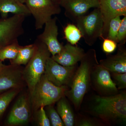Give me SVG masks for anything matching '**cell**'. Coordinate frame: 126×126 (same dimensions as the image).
I'll return each instance as SVG.
<instances>
[{
	"label": "cell",
	"instance_id": "5",
	"mask_svg": "<svg viewBox=\"0 0 126 126\" xmlns=\"http://www.w3.org/2000/svg\"><path fill=\"white\" fill-rule=\"evenodd\" d=\"M75 23L88 45L92 46L101 37L104 23L99 8H94L88 15L78 18Z\"/></svg>",
	"mask_w": 126,
	"mask_h": 126
},
{
	"label": "cell",
	"instance_id": "7",
	"mask_svg": "<svg viewBox=\"0 0 126 126\" xmlns=\"http://www.w3.org/2000/svg\"><path fill=\"white\" fill-rule=\"evenodd\" d=\"M26 16L14 15L10 17L0 18V49L15 42L24 33L23 23Z\"/></svg>",
	"mask_w": 126,
	"mask_h": 126
},
{
	"label": "cell",
	"instance_id": "15",
	"mask_svg": "<svg viewBox=\"0 0 126 126\" xmlns=\"http://www.w3.org/2000/svg\"><path fill=\"white\" fill-rule=\"evenodd\" d=\"M86 52L81 47L68 43L63 45L61 51L51 58L59 64L65 66L77 65L83 58Z\"/></svg>",
	"mask_w": 126,
	"mask_h": 126
},
{
	"label": "cell",
	"instance_id": "24",
	"mask_svg": "<svg viewBox=\"0 0 126 126\" xmlns=\"http://www.w3.org/2000/svg\"><path fill=\"white\" fill-rule=\"evenodd\" d=\"M53 105L46 106L47 115L52 126H64L63 123Z\"/></svg>",
	"mask_w": 126,
	"mask_h": 126
},
{
	"label": "cell",
	"instance_id": "8",
	"mask_svg": "<svg viewBox=\"0 0 126 126\" xmlns=\"http://www.w3.org/2000/svg\"><path fill=\"white\" fill-rule=\"evenodd\" d=\"M90 86L100 96H112L119 93V90L112 79L110 72L99 63L93 68Z\"/></svg>",
	"mask_w": 126,
	"mask_h": 126
},
{
	"label": "cell",
	"instance_id": "30",
	"mask_svg": "<svg viewBox=\"0 0 126 126\" xmlns=\"http://www.w3.org/2000/svg\"><path fill=\"white\" fill-rule=\"evenodd\" d=\"M18 1H19L21 3H23V4H25L26 0H18Z\"/></svg>",
	"mask_w": 126,
	"mask_h": 126
},
{
	"label": "cell",
	"instance_id": "32",
	"mask_svg": "<svg viewBox=\"0 0 126 126\" xmlns=\"http://www.w3.org/2000/svg\"><path fill=\"white\" fill-rule=\"evenodd\" d=\"M55 0L57 1H58V2H59V0Z\"/></svg>",
	"mask_w": 126,
	"mask_h": 126
},
{
	"label": "cell",
	"instance_id": "6",
	"mask_svg": "<svg viewBox=\"0 0 126 126\" xmlns=\"http://www.w3.org/2000/svg\"><path fill=\"white\" fill-rule=\"evenodd\" d=\"M25 4L35 20V29H41L53 16L61 13V6L55 0H26Z\"/></svg>",
	"mask_w": 126,
	"mask_h": 126
},
{
	"label": "cell",
	"instance_id": "31",
	"mask_svg": "<svg viewBox=\"0 0 126 126\" xmlns=\"http://www.w3.org/2000/svg\"><path fill=\"white\" fill-rule=\"evenodd\" d=\"M2 63V61H1L0 59V63Z\"/></svg>",
	"mask_w": 126,
	"mask_h": 126
},
{
	"label": "cell",
	"instance_id": "25",
	"mask_svg": "<svg viewBox=\"0 0 126 126\" xmlns=\"http://www.w3.org/2000/svg\"><path fill=\"white\" fill-rule=\"evenodd\" d=\"M111 78L118 90L126 88V73H110Z\"/></svg>",
	"mask_w": 126,
	"mask_h": 126
},
{
	"label": "cell",
	"instance_id": "4",
	"mask_svg": "<svg viewBox=\"0 0 126 126\" xmlns=\"http://www.w3.org/2000/svg\"><path fill=\"white\" fill-rule=\"evenodd\" d=\"M69 88L68 86H55L43 74L30 95L32 111L35 112L41 106L53 105L65 96Z\"/></svg>",
	"mask_w": 126,
	"mask_h": 126
},
{
	"label": "cell",
	"instance_id": "29",
	"mask_svg": "<svg viewBox=\"0 0 126 126\" xmlns=\"http://www.w3.org/2000/svg\"><path fill=\"white\" fill-rule=\"evenodd\" d=\"M102 48L104 52L107 54H111L115 51L117 47L116 41L106 38L103 40Z\"/></svg>",
	"mask_w": 126,
	"mask_h": 126
},
{
	"label": "cell",
	"instance_id": "10",
	"mask_svg": "<svg viewBox=\"0 0 126 126\" xmlns=\"http://www.w3.org/2000/svg\"><path fill=\"white\" fill-rule=\"evenodd\" d=\"M23 69L20 65L0 63V93L12 89H21L24 87L26 83L23 78Z\"/></svg>",
	"mask_w": 126,
	"mask_h": 126
},
{
	"label": "cell",
	"instance_id": "28",
	"mask_svg": "<svg viewBox=\"0 0 126 126\" xmlns=\"http://www.w3.org/2000/svg\"><path fill=\"white\" fill-rule=\"evenodd\" d=\"M126 41V16L122 19L118 33L117 43L118 45H124Z\"/></svg>",
	"mask_w": 126,
	"mask_h": 126
},
{
	"label": "cell",
	"instance_id": "27",
	"mask_svg": "<svg viewBox=\"0 0 126 126\" xmlns=\"http://www.w3.org/2000/svg\"><path fill=\"white\" fill-rule=\"evenodd\" d=\"M75 125L79 126H98L104 124L96 118L94 119L83 117L77 121H75Z\"/></svg>",
	"mask_w": 126,
	"mask_h": 126
},
{
	"label": "cell",
	"instance_id": "3",
	"mask_svg": "<svg viewBox=\"0 0 126 126\" xmlns=\"http://www.w3.org/2000/svg\"><path fill=\"white\" fill-rule=\"evenodd\" d=\"M34 43L36 48L34 54L23 70V78L30 95L44 73L46 62L51 55L44 43L38 39Z\"/></svg>",
	"mask_w": 126,
	"mask_h": 126
},
{
	"label": "cell",
	"instance_id": "18",
	"mask_svg": "<svg viewBox=\"0 0 126 126\" xmlns=\"http://www.w3.org/2000/svg\"><path fill=\"white\" fill-rule=\"evenodd\" d=\"M56 109L64 126H74L75 119L74 113L65 96L57 102Z\"/></svg>",
	"mask_w": 126,
	"mask_h": 126
},
{
	"label": "cell",
	"instance_id": "20",
	"mask_svg": "<svg viewBox=\"0 0 126 126\" xmlns=\"http://www.w3.org/2000/svg\"><path fill=\"white\" fill-rule=\"evenodd\" d=\"M20 89H12L0 94V124L9 104L20 91Z\"/></svg>",
	"mask_w": 126,
	"mask_h": 126
},
{
	"label": "cell",
	"instance_id": "33",
	"mask_svg": "<svg viewBox=\"0 0 126 126\" xmlns=\"http://www.w3.org/2000/svg\"><path fill=\"white\" fill-rule=\"evenodd\" d=\"M0 94H1V93H0Z\"/></svg>",
	"mask_w": 126,
	"mask_h": 126
},
{
	"label": "cell",
	"instance_id": "12",
	"mask_svg": "<svg viewBox=\"0 0 126 126\" xmlns=\"http://www.w3.org/2000/svg\"><path fill=\"white\" fill-rule=\"evenodd\" d=\"M99 7L104 25L101 39L107 36L109 25L112 19L126 16V0H99Z\"/></svg>",
	"mask_w": 126,
	"mask_h": 126
},
{
	"label": "cell",
	"instance_id": "13",
	"mask_svg": "<svg viewBox=\"0 0 126 126\" xmlns=\"http://www.w3.org/2000/svg\"><path fill=\"white\" fill-rule=\"evenodd\" d=\"M58 2L64 9L65 16L74 22L90 9L99 7V0H59Z\"/></svg>",
	"mask_w": 126,
	"mask_h": 126
},
{
	"label": "cell",
	"instance_id": "22",
	"mask_svg": "<svg viewBox=\"0 0 126 126\" xmlns=\"http://www.w3.org/2000/svg\"><path fill=\"white\" fill-rule=\"evenodd\" d=\"M20 46L18 41L6 46L0 49V59L1 61L6 59L10 60L15 59L18 54Z\"/></svg>",
	"mask_w": 126,
	"mask_h": 126
},
{
	"label": "cell",
	"instance_id": "16",
	"mask_svg": "<svg viewBox=\"0 0 126 126\" xmlns=\"http://www.w3.org/2000/svg\"><path fill=\"white\" fill-rule=\"evenodd\" d=\"M118 47L116 54H107L106 58L101 60L99 63L110 73H126V49L124 45H118Z\"/></svg>",
	"mask_w": 126,
	"mask_h": 126
},
{
	"label": "cell",
	"instance_id": "9",
	"mask_svg": "<svg viewBox=\"0 0 126 126\" xmlns=\"http://www.w3.org/2000/svg\"><path fill=\"white\" fill-rule=\"evenodd\" d=\"M78 67L77 64L72 66H63L50 57L46 62L44 74L55 86L69 87Z\"/></svg>",
	"mask_w": 126,
	"mask_h": 126
},
{
	"label": "cell",
	"instance_id": "1",
	"mask_svg": "<svg viewBox=\"0 0 126 126\" xmlns=\"http://www.w3.org/2000/svg\"><path fill=\"white\" fill-rule=\"evenodd\" d=\"M112 96L95 95L89 104L88 111L107 125H126V93Z\"/></svg>",
	"mask_w": 126,
	"mask_h": 126
},
{
	"label": "cell",
	"instance_id": "23",
	"mask_svg": "<svg viewBox=\"0 0 126 126\" xmlns=\"http://www.w3.org/2000/svg\"><path fill=\"white\" fill-rule=\"evenodd\" d=\"M121 20L120 16H117L111 20L109 25L107 38L112 40L117 43L118 33Z\"/></svg>",
	"mask_w": 126,
	"mask_h": 126
},
{
	"label": "cell",
	"instance_id": "21",
	"mask_svg": "<svg viewBox=\"0 0 126 126\" xmlns=\"http://www.w3.org/2000/svg\"><path fill=\"white\" fill-rule=\"evenodd\" d=\"M64 37L68 43L72 45H75L82 37L80 30L77 26L68 24L64 29Z\"/></svg>",
	"mask_w": 126,
	"mask_h": 126
},
{
	"label": "cell",
	"instance_id": "17",
	"mask_svg": "<svg viewBox=\"0 0 126 126\" xmlns=\"http://www.w3.org/2000/svg\"><path fill=\"white\" fill-rule=\"evenodd\" d=\"M30 15V11L26 5L18 0H0V14L1 18L8 17V14Z\"/></svg>",
	"mask_w": 126,
	"mask_h": 126
},
{
	"label": "cell",
	"instance_id": "11",
	"mask_svg": "<svg viewBox=\"0 0 126 126\" xmlns=\"http://www.w3.org/2000/svg\"><path fill=\"white\" fill-rule=\"evenodd\" d=\"M31 110L30 93L21 94L18 97L11 110L6 124L15 126L27 124L31 119Z\"/></svg>",
	"mask_w": 126,
	"mask_h": 126
},
{
	"label": "cell",
	"instance_id": "19",
	"mask_svg": "<svg viewBox=\"0 0 126 126\" xmlns=\"http://www.w3.org/2000/svg\"><path fill=\"white\" fill-rule=\"evenodd\" d=\"M36 48L35 43L32 44L20 46L18 54L15 59L10 60L11 64L26 65L33 56Z\"/></svg>",
	"mask_w": 126,
	"mask_h": 126
},
{
	"label": "cell",
	"instance_id": "26",
	"mask_svg": "<svg viewBox=\"0 0 126 126\" xmlns=\"http://www.w3.org/2000/svg\"><path fill=\"white\" fill-rule=\"evenodd\" d=\"M44 108V107L41 106L34 112L36 113L37 123L40 126H51L50 122Z\"/></svg>",
	"mask_w": 126,
	"mask_h": 126
},
{
	"label": "cell",
	"instance_id": "14",
	"mask_svg": "<svg viewBox=\"0 0 126 126\" xmlns=\"http://www.w3.org/2000/svg\"><path fill=\"white\" fill-rule=\"evenodd\" d=\"M57 20V17L55 16L46 22L44 31L37 38L46 46L52 56L58 54L63 46L58 39V28L56 24Z\"/></svg>",
	"mask_w": 126,
	"mask_h": 126
},
{
	"label": "cell",
	"instance_id": "2",
	"mask_svg": "<svg viewBox=\"0 0 126 126\" xmlns=\"http://www.w3.org/2000/svg\"><path fill=\"white\" fill-rule=\"evenodd\" d=\"M80 62V65L77 67L70 83V88L65 94L77 110L80 108L84 96L90 86L93 68L98 63L95 50H88Z\"/></svg>",
	"mask_w": 126,
	"mask_h": 126
}]
</instances>
